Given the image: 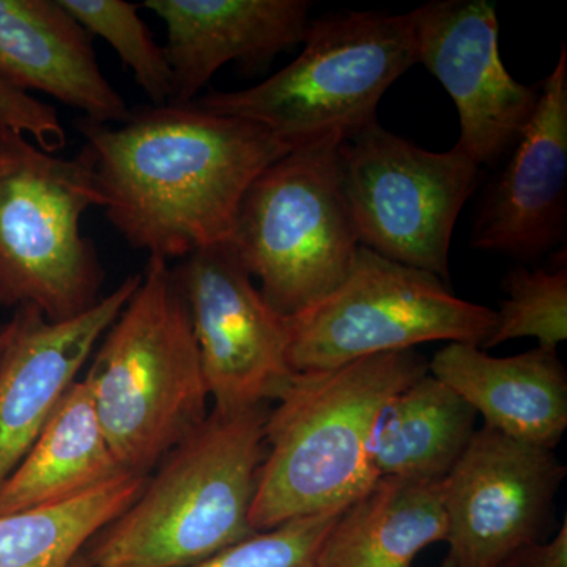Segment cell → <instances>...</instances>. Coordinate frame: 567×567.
I'll return each instance as SVG.
<instances>
[{"instance_id":"4","label":"cell","mask_w":567,"mask_h":567,"mask_svg":"<svg viewBox=\"0 0 567 567\" xmlns=\"http://www.w3.org/2000/svg\"><path fill=\"white\" fill-rule=\"evenodd\" d=\"M103 338L85 382L112 453L126 472L151 476L210 413L188 305L169 262L148 257Z\"/></svg>"},{"instance_id":"27","label":"cell","mask_w":567,"mask_h":567,"mask_svg":"<svg viewBox=\"0 0 567 567\" xmlns=\"http://www.w3.org/2000/svg\"><path fill=\"white\" fill-rule=\"evenodd\" d=\"M14 331V320L11 317L7 322H0V361H2L3 353H6L7 346H9L11 336Z\"/></svg>"},{"instance_id":"18","label":"cell","mask_w":567,"mask_h":567,"mask_svg":"<svg viewBox=\"0 0 567 567\" xmlns=\"http://www.w3.org/2000/svg\"><path fill=\"white\" fill-rule=\"evenodd\" d=\"M126 473L104 434L91 386L76 380L0 487V516L69 502Z\"/></svg>"},{"instance_id":"10","label":"cell","mask_w":567,"mask_h":567,"mask_svg":"<svg viewBox=\"0 0 567 567\" xmlns=\"http://www.w3.org/2000/svg\"><path fill=\"white\" fill-rule=\"evenodd\" d=\"M186 305L213 410L276 402L295 372L286 317L265 300L230 241L204 246L173 267Z\"/></svg>"},{"instance_id":"8","label":"cell","mask_w":567,"mask_h":567,"mask_svg":"<svg viewBox=\"0 0 567 567\" xmlns=\"http://www.w3.org/2000/svg\"><path fill=\"white\" fill-rule=\"evenodd\" d=\"M495 322V309L458 298L436 276L360 245L349 274L334 290L286 317L287 361L300 374L415 350L425 342L483 349Z\"/></svg>"},{"instance_id":"19","label":"cell","mask_w":567,"mask_h":567,"mask_svg":"<svg viewBox=\"0 0 567 567\" xmlns=\"http://www.w3.org/2000/svg\"><path fill=\"white\" fill-rule=\"evenodd\" d=\"M440 483L382 476L342 511L328 533L320 567H413L417 555L445 543Z\"/></svg>"},{"instance_id":"6","label":"cell","mask_w":567,"mask_h":567,"mask_svg":"<svg viewBox=\"0 0 567 567\" xmlns=\"http://www.w3.org/2000/svg\"><path fill=\"white\" fill-rule=\"evenodd\" d=\"M303 51L260 84L208 92L194 106L244 118L292 147L377 122L388 89L417 63L412 11H349L309 22Z\"/></svg>"},{"instance_id":"26","label":"cell","mask_w":567,"mask_h":567,"mask_svg":"<svg viewBox=\"0 0 567 567\" xmlns=\"http://www.w3.org/2000/svg\"><path fill=\"white\" fill-rule=\"evenodd\" d=\"M498 567H567V520L550 540H536L518 548Z\"/></svg>"},{"instance_id":"14","label":"cell","mask_w":567,"mask_h":567,"mask_svg":"<svg viewBox=\"0 0 567 567\" xmlns=\"http://www.w3.org/2000/svg\"><path fill=\"white\" fill-rule=\"evenodd\" d=\"M140 282L141 274L126 276L87 312L63 322H50L29 306L13 312V336L0 361V487L80 380L93 349Z\"/></svg>"},{"instance_id":"7","label":"cell","mask_w":567,"mask_h":567,"mask_svg":"<svg viewBox=\"0 0 567 567\" xmlns=\"http://www.w3.org/2000/svg\"><path fill=\"white\" fill-rule=\"evenodd\" d=\"M341 136L295 147L249 186L230 244L276 312L290 317L341 284L360 240L342 186Z\"/></svg>"},{"instance_id":"25","label":"cell","mask_w":567,"mask_h":567,"mask_svg":"<svg viewBox=\"0 0 567 567\" xmlns=\"http://www.w3.org/2000/svg\"><path fill=\"white\" fill-rule=\"evenodd\" d=\"M0 122L32 136L44 152L58 153L65 148L69 136L59 112L37 96L10 87L0 81Z\"/></svg>"},{"instance_id":"5","label":"cell","mask_w":567,"mask_h":567,"mask_svg":"<svg viewBox=\"0 0 567 567\" xmlns=\"http://www.w3.org/2000/svg\"><path fill=\"white\" fill-rule=\"evenodd\" d=\"M103 205L87 153L44 152L0 122V309L63 322L102 300L106 271L82 218Z\"/></svg>"},{"instance_id":"21","label":"cell","mask_w":567,"mask_h":567,"mask_svg":"<svg viewBox=\"0 0 567 567\" xmlns=\"http://www.w3.org/2000/svg\"><path fill=\"white\" fill-rule=\"evenodd\" d=\"M147 480L126 473L69 502L0 516V567H70Z\"/></svg>"},{"instance_id":"23","label":"cell","mask_w":567,"mask_h":567,"mask_svg":"<svg viewBox=\"0 0 567 567\" xmlns=\"http://www.w3.org/2000/svg\"><path fill=\"white\" fill-rule=\"evenodd\" d=\"M89 35L100 37L117 52L123 65L153 106L173 102V71L166 51L153 39L137 3L125 0H61Z\"/></svg>"},{"instance_id":"3","label":"cell","mask_w":567,"mask_h":567,"mask_svg":"<svg viewBox=\"0 0 567 567\" xmlns=\"http://www.w3.org/2000/svg\"><path fill=\"white\" fill-rule=\"evenodd\" d=\"M268 406L212 410L84 551L89 567H189L254 535Z\"/></svg>"},{"instance_id":"12","label":"cell","mask_w":567,"mask_h":567,"mask_svg":"<svg viewBox=\"0 0 567 567\" xmlns=\"http://www.w3.org/2000/svg\"><path fill=\"white\" fill-rule=\"evenodd\" d=\"M417 63L456 104L454 147L480 166L495 164L520 140L539 85L514 80L503 65L496 7L488 0H434L412 11Z\"/></svg>"},{"instance_id":"24","label":"cell","mask_w":567,"mask_h":567,"mask_svg":"<svg viewBox=\"0 0 567 567\" xmlns=\"http://www.w3.org/2000/svg\"><path fill=\"white\" fill-rule=\"evenodd\" d=\"M344 509L324 511L254 533L189 567H320L324 539Z\"/></svg>"},{"instance_id":"20","label":"cell","mask_w":567,"mask_h":567,"mask_svg":"<svg viewBox=\"0 0 567 567\" xmlns=\"http://www.w3.org/2000/svg\"><path fill=\"white\" fill-rule=\"evenodd\" d=\"M476 412L434 375L394 395L372 435L377 475L440 483L476 432Z\"/></svg>"},{"instance_id":"1","label":"cell","mask_w":567,"mask_h":567,"mask_svg":"<svg viewBox=\"0 0 567 567\" xmlns=\"http://www.w3.org/2000/svg\"><path fill=\"white\" fill-rule=\"evenodd\" d=\"M103 212L130 248L182 260L229 241L251 183L292 151L270 130L189 104L137 106L121 123L78 118Z\"/></svg>"},{"instance_id":"22","label":"cell","mask_w":567,"mask_h":567,"mask_svg":"<svg viewBox=\"0 0 567 567\" xmlns=\"http://www.w3.org/2000/svg\"><path fill=\"white\" fill-rule=\"evenodd\" d=\"M506 298L484 350L514 339L533 338L537 347L557 350L567 339L566 259L551 267L513 268L503 279Z\"/></svg>"},{"instance_id":"9","label":"cell","mask_w":567,"mask_h":567,"mask_svg":"<svg viewBox=\"0 0 567 567\" xmlns=\"http://www.w3.org/2000/svg\"><path fill=\"white\" fill-rule=\"evenodd\" d=\"M339 163L360 245L450 282L451 238L480 164L457 147L425 151L379 122L341 142Z\"/></svg>"},{"instance_id":"2","label":"cell","mask_w":567,"mask_h":567,"mask_svg":"<svg viewBox=\"0 0 567 567\" xmlns=\"http://www.w3.org/2000/svg\"><path fill=\"white\" fill-rule=\"evenodd\" d=\"M429 372L415 350L295 374L268 410L249 524L267 532L342 509L374 486L372 435L388 402Z\"/></svg>"},{"instance_id":"15","label":"cell","mask_w":567,"mask_h":567,"mask_svg":"<svg viewBox=\"0 0 567 567\" xmlns=\"http://www.w3.org/2000/svg\"><path fill=\"white\" fill-rule=\"evenodd\" d=\"M166 29L174 104L199 99L226 63L260 66L303 43L311 3L306 0H147Z\"/></svg>"},{"instance_id":"11","label":"cell","mask_w":567,"mask_h":567,"mask_svg":"<svg viewBox=\"0 0 567 567\" xmlns=\"http://www.w3.org/2000/svg\"><path fill=\"white\" fill-rule=\"evenodd\" d=\"M565 476L554 451L486 424L476 429L440 481L447 527L443 567H498L540 540Z\"/></svg>"},{"instance_id":"13","label":"cell","mask_w":567,"mask_h":567,"mask_svg":"<svg viewBox=\"0 0 567 567\" xmlns=\"http://www.w3.org/2000/svg\"><path fill=\"white\" fill-rule=\"evenodd\" d=\"M567 227V48L539 84L535 114L488 185L472 248L535 259L561 245Z\"/></svg>"},{"instance_id":"16","label":"cell","mask_w":567,"mask_h":567,"mask_svg":"<svg viewBox=\"0 0 567 567\" xmlns=\"http://www.w3.org/2000/svg\"><path fill=\"white\" fill-rule=\"evenodd\" d=\"M0 81L47 93L95 123H121L132 112L61 0H0Z\"/></svg>"},{"instance_id":"17","label":"cell","mask_w":567,"mask_h":567,"mask_svg":"<svg viewBox=\"0 0 567 567\" xmlns=\"http://www.w3.org/2000/svg\"><path fill=\"white\" fill-rule=\"evenodd\" d=\"M429 374L511 439L554 451L567 429V372L557 350L536 347L514 357L447 342L429 361Z\"/></svg>"},{"instance_id":"28","label":"cell","mask_w":567,"mask_h":567,"mask_svg":"<svg viewBox=\"0 0 567 567\" xmlns=\"http://www.w3.org/2000/svg\"><path fill=\"white\" fill-rule=\"evenodd\" d=\"M70 567H89L87 561H85L84 558V551H82L80 557H78L76 559H74L73 563H71Z\"/></svg>"}]
</instances>
